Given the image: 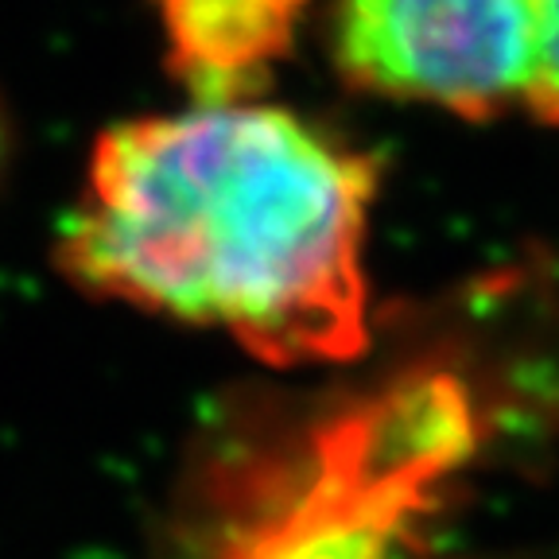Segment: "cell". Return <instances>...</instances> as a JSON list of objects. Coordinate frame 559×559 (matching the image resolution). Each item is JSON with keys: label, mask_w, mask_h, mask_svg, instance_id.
<instances>
[{"label": "cell", "mask_w": 559, "mask_h": 559, "mask_svg": "<svg viewBox=\"0 0 559 559\" xmlns=\"http://www.w3.org/2000/svg\"><path fill=\"white\" fill-rule=\"evenodd\" d=\"M377 167L257 102L105 129L59 264L102 299L218 326L272 366L346 361L369 338L361 245Z\"/></svg>", "instance_id": "6da1fadb"}, {"label": "cell", "mask_w": 559, "mask_h": 559, "mask_svg": "<svg viewBox=\"0 0 559 559\" xmlns=\"http://www.w3.org/2000/svg\"><path fill=\"white\" fill-rule=\"evenodd\" d=\"M540 59L533 0H338L334 62L349 86L489 121L528 105Z\"/></svg>", "instance_id": "7a4b0ae2"}, {"label": "cell", "mask_w": 559, "mask_h": 559, "mask_svg": "<svg viewBox=\"0 0 559 559\" xmlns=\"http://www.w3.org/2000/svg\"><path fill=\"white\" fill-rule=\"evenodd\" d=\"M311 0H156L167 62L199 105L249 102L299 32Z\"/></svg>", "instance_id": "3957f363"}, {"label": "cell", "mask_w": 559, "mask_h": 559, "mask_svg": "<svg viewBox=\"0 0 559 559\" xmlns=\"http://www.w3.org/2000/svg\"><path fill=\"white\" fill-rule=\"evenodd\" d=\"M540 16V59H536V82L528 94V114L540 124L559 129V0H533Z\"/></svg>", "instance_id": "277c9868"}, {"label": "cell", "mask_w": 559, "mask_h": 559, "mask_svg": "<svg viewBox=\"0 0 559 559\" xmlns=\"http://www.w3.org/2000/svg\"><path fill=\"white\" fill-rule=\"evenodd\" d=\"M0 152H4V129H0Z\"/></svg>", "instance_id": "5b68a950"}]
</instances>
